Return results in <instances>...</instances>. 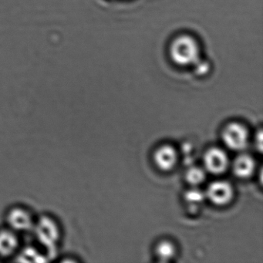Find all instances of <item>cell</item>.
I'll return each instance as SVG.
<instances>
[{"mask_svg": "<svg viewBox=\"0 0 263 263\" xmlns=\"http://www.w3.org/2000/svg\"><path fill=\"white\" fill-rule=\"evenodd\" d=\"M32 232L49 258L54 256L62 237L61 226L51 215H41L35 221Z\"/></svg>", "mask_w": 263, "mask_h": 263, "instance_id": "6da1fadb", "label": "cell"}, {"mask_svg": "<svg viewBox=\"0 0 263 263\" xmlns=\"http://www.w3.org/2000/svg\"><path fill=\"white\" fill-rule=\"evenodd\" d=\"M170 55L178 65H194L199 60V47L192 36H180L172 42Z\"/></svg>", "mask_w": 263, "mask_h": 263, "instance_id": "7a4b0ae2", "label": "cell"}, {"mask_svg": "<svg viewBox=\"0 0 263 263\" xmlns=\"http://www.w3.org/2000/svg\"><path fill=\"white\" fill-rule=\"evenodd\" d=\"M7 226L16 233L32 232L36 218L27 208L15 206L7 212Z\"/></svg>", "mask_w": 263, "mask_h": 263, "instance_id": "3957f363", "label": "cell"}, {"mask_svg": "<svg viewBox=\"0 0 263 263\" xmlns=\"http://www.w3.org/2000/svg\"><path fill=\"white\" fill-rule=\"evenodd\" d=\"M222 138L224 144L229 148L241 151L247 146L249 133L241 124L231 123L223 130Z\"/></svg>", "mask_w": 263, "mask_h": 263, "instance_id": "277c9868", "label": "cell"}, {"mask_svg": "<svg viewBox=\"0 0 263 263\" xmlns=\"http://www.w3.org/2000/svg\"><path fill=\"white\" fill-rule=\"evenodd\" d=\"M206 169L212 174H221L229 165V158L221 149L211 148L206 152L204 158Z\"/></svg>", "mask_w": 263, "mask_h": 263, "instance_id": "5b68a950", "label": "cell"}, {"mask_svg": "<svg viewBox=\"0 0 263 263\" xmlns=\"http://www.w3.org/2000/svg\"><path fill=\"white\" fill-rule=\"evenodd\" d=\"M207 195L209 199L218 205L227 204L232 199L233 190L229 182L218 181L209 186Z\"/></svg>", "mask_w": 263, "mask_h": 263, "instance_id": "8992f818", "label": "cell"}, {"mask_svg": "<svg viewBox=\"0 0 263 263\" xmlns=\"http://www.w3.org/2000/svg\"><path fill=\"white\" fill-rule=\"evenodd\" d=\"M18 233L10 228L0 229V257L9 258L16 255L19 250Z\"/></svg>", "mask_w": 263, "mask_h": 263, "instance_id": "52a82bcc", "label": "cell"}, {"mask_svg": "<svg viewBox=\"0 0 263 263\" xmlns=\"http://www.w3.org/2000/svg\"><path fill=\"white\" fill-rule=\"evenodd\" d=\"M155 161L161 170H170L175 166L177 161V154L175 148L169 145L160 147L155 153Z\"/></svg>", "mask_w": 263, "mask_h": 263, "instance_id": "ba28073f", "label": "cell"}, {"mask_svg": "<svg viewBox=\"0 0 263 263\" xmlns=\"http://www.w3.org/2000/svg\"><path fill=\"white\" fill-rule=\"evenodd\" d=\"M255 167V161L252 158L247 155H241L235 160L233 164L234 173L238 178H248L252 175Z\"/></svg>", "mask_w": 263, "mask_h": 263, "instance_id": "9c48e42d", "label": "cell"}, {"mask_svg": "<svg viewBox=\"0 0 263 263\" xmlns=\"http://www.w3.org/2000/svg\"><path fill=\"white\" fill-rule=\"evenodd\" d=\"M49 257L45 252H41L33 246L24 248L16 255V261L20 262H46Z\"/></svg>", "mask_w": 263, "mask_h": 263, "instance_id": "30bf717a", "label": "cell"}, {"mask_svg": "<svg viewBox=\"0 0 263 263\" xmlns=\"http://www.w3.org/2000/svg\"><path fill=\"white\" fill-rule=\"evenodd\" d=\"M157 253L164 261L170 259L175 253V246L170 241H163L157 247Z\"/></svg>", "mask_w": 263, "mask_h": 263, "instance_id": "8fae6325", "label": "cell"}, {"mask_svg": "<svg viewBox=\"0 0 263 263\" xmlns=\"http://www.w3.org/2000/svg\"><path fill=\"white\" fill-rule=\"evenodd\" d=\"M205 178V173L200 167H192L187 173V180L190 184L196 185L202 182Z\"/></svg>", "mask_w": 263, "mask_h": 263, "instance_id": "7c38bea8", "label": "cell"}, {"mask_svg": "<svg viewBox=\"0 0 263 263\" xmlns=\"http://www.w3.org/2000/svg\"><path fill=\"white\" fill-rule=\"evenodd\" d=\"M204 194L201 191L197 190V189L189 191L186 194V198L191 202H201L204 199Z\"/></svg>", "mask_w": 263, "mask_h": 263, "instance_id": "4fadbf2b", "label": "cell"}, {"mask_svg": "<svg viewBox=\"0 0 263 263\" xmlns=\"http://www.w3.org/2000/svg\"><path fill=\"white\" fill-rule=\"evenodd\" d=\"M193 66L195 67V72L198 75L205 74V73L209 72V67H210V66H209L207 62L200 61V59Z\"/></svg>", "mask_w": 263, "mask_h": 263, "instance_id": "5bb4252c", "label": "cell"}]
</instances>
